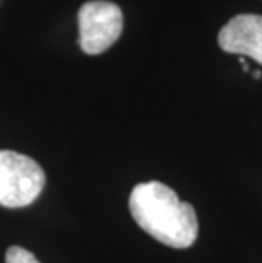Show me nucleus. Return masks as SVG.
<instances>
[{
    "mask_svg": "<svg viewBox=\"0 0 262 263\" xmlns=\"http://www.w3.org/2000/svg\"><path fill=\"white\" fill-rule=\"evenodd\" d=\"M130 212L145 233L170 248H189L198 236L194 207L182 202L170 187L145 182L133 189Z\"/></svg>",
    "mask_w": 262,
    "mask_h": 263,
    "instance_id": "f257e3e1",
    "label": "nucleus"
},
{
    "mask_svg": "<svg viewBox=\"0 0 262 263\" xmlns=\"http://www.w3.org/2000/svg\"><path fill=\"white\" fill-rule=\"evenodd\" d=\"M44 182L46 177L38 161L15 151H0V205L18 209L32 204Z\"/></svg>",
    "mask_w": 262,
    "mask_h": 263,
    "instance_id": "f03ea898",
    "label": "nucleus"
},
{
    "mask_svg": "<svg viewBox=\"0 0 262 263\" xmlns=\"http://www.w3.org/2000/svg\"><path fill=\"white\" fill-rule=\"evenodd\" d=\"M123 12L113 2L91 0L79 10V44L83 53L101 54L118 41Z\"/></svg>",
    "mask_w": 262,
    "mask_h": 263,
    "instance_id": "7ed1b4c3",
    "label": "nucleus"
},
{
    "mask_svg": "<svg viewBox=\"0 0 262 263\" xmlns=\"http://www.w3.org/2000/svg\"><path fill=\"white\" fill-rule=\"evenodd\" d=\"M218 44L223 51L250 57L262 65V15H235L220 29Z\"/></svg>",
    "mask_w": 262,
    "mask_h": 263,
    "instance_id": "20e7f679",
    "label": "nucleus"
},
{
    "mask_svg": "<svg viewBox=\"0 0 262 263\" xmlns=\"http://www.w3.org/2000/svg\"><path fill=\"white\" fill-rule=\"evenodd\" d=\"M5 263H41L31 251H27L21 246H10L5 253Z\"/></svg>",
    "mask_w": 262,
    "mask_h": 263,
    "instance_id": "39448f33",
    "label": "nucleus"
},
{
    "mask_svg": "<svg viewBox=\"0 0 262 263\" xmlns=\"http://www.w3.org/2000/svg\"><path fill=\"white\" fill-rule=\"evenodd\" d=\"M252 75H254V78H260V77H262V73H260V71H254Z\"/></svg>",
    "mask_w": 262,
    "mask_h": 263,
    "instance_id": "423d86ee",
    "label": "nucleus"
}]
</instances>
